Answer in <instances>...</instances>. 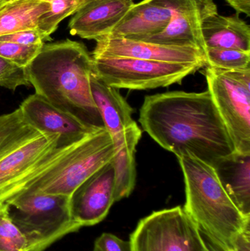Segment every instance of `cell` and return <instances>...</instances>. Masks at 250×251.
Listing matches in <instances>:
<instances>
[{
  "instance_id": "7a4b0ae2",
  "label": "cell",
  "mask_w": 250,
  "mask_h": 251,
  "mask_svg": "<svg viewBox=\"0 0 250 251\" xmlns=\"http://www.w3.org/2000/svg\"><path fill=\"white\" fill-rule=\"evenodd\" d=\"M24 69L35 94L88 125L105 128L91 91L92 56L84 44L70 39L44 44Z\"/></svg>"
},
{
  "instance_id": "ac0fdd59",
  "label": "cell",
  "mask_w": 250,
  "mask_h": 251,
  "mask_svg": "<svg viewBox=\"0 0 250 251\" xmlns=\"http://www.w3.org/2000/svg\"><path fill=\"white\" fill-rule=\"evenodd\" d=\"M225 191L247 218H250V154L235 151L214 167Z\"/></svg>"
},
{
  "instance_id": "5b68a950",
  "label": "cell",
  "mask_w": 250,
  "mask_h": 251,
  "mask_svg": "<svg viewBox=\"0 0 250 251\" xmlns=\"http://www.w3.org/2000/svg\"><path fill=\"white\" fill-rule=\"evenodd\" d=\"M7 204L12 221L26 237L29 251H44L82 228L72 217L68 196L25 192Z\"/></svg>"
},
{
  "instance_id": "e0dca14e",
  "label": "cell",
  "mask_w": 250,
  "mask_h": 251,
  "mask_svg": "<svg viewBox=\"0 0 250 251\" xmlns=\"http://www.w3.org/2000/svg\"><path fill=\"white\" fill-rule=\"evenodd\" d=\"M142 131L135 125L112 137L114 156L112 159L114 171V202L128 198L135 189L136 171L135 151Z\"/></svg>"
},
{
  "instance_id": "3957f363",
  "label": "cell",
  "mask_w": 250,
  "mask_h": 251,
  "mask_svg": "<svg viewBox=\"0 0 250 251\" xmlns=\"http://www.w3.org/2000/svg\"><path fill=\"white\" fill-rule=\"evenodd\" d=\"M84 139L63 143L57 134L37 128L19 107L1 115L0 204L8 203L67 160Z\"/></svg>"
},
{
  "instance_id": "9c48e42d",
  "label": "cell",
  "mask_w": 250,
  "mask_h": 251,
  "mask_svg": "<svg viewBox=\"0 0 250 251\" xmlns=\"http://www.w3.org/2000/svg\"><path fill=\"white\" fill-rule=\"evenodd\" d=\"M132 251H212L183 207L155 211L131 234Z\"/></svg>"
},
{
  "instance_id": "8992f818",
  "label": "cell",
  "mask_w": 250,
  "mask_h": 251,
  "mask_svg": "<svg viewBox=\"0 0 250 251\" xmlns=\"http://www.w3.org/2000/svg\"><path fill=\"white\" fill-rule=\"evenodd\" d=\"M205 67L208 91L235 150L250 154V69L226 71Z\"/></svg>"
},
{
  "instance_id": "30bf717a",
  "label": "cell",
  "mask_w": 250,
  "mask_h": 251,
  "mask_svg": "<svg viewBox=\"0 0 250 251\" xmlns=\"http://www.w3.org/2000/svg\"><path fill=\"white\" fill-rule=\"evenodd\" d=\"M92 57H132L167 63H194L203 67L206 66L204 51L199 48L108 36L97 40Z\"/></svg>"
},
{
  "instance_id": "7c38bea8",
  "label": "cell",
  "mask_w": 250,
  "mask_h": 251,
  "mask_svg": "<svg viewBox=\"0 0 250 251\" xmlns=\"http://www.w3.org/2000/svg\"><path fill=\"white\" fill-rule=\"evenodd\" d=\"M217 12V5L212 0H180L175 7L167 27L142 41L195 47L203 51L201 24L206 16Z\"/></svg>"
},
{
  "instance_id": "2e32d148",
  "label": "cell",
  "mask_w": 250,
  "mask_h": 251,
  "mask_svg": "<svg viewBox=\"0 0 250 251\" xmlns=\"http://www.w3.org/2000/svg\"><path fill=\"white\" fill-rule=\"evenodd\" d=\"M203 51L207 48L241 50L250 52V26L239 14L208 15L201 24Z\"/></svg>"
},
{
  "instance_id": "44dd1931",
  "label": "cell",
  "mask_w": 250,
  "mask_h": 251,
  "mask_svg": "<svg viewBox=\"0 0 250 251\" xmlns=\"http://www.w3.org/2000/svg\"><path fill=\"white\" fill-rule=\"evenodd\" d=\"M49 4L48 13L41 16L38 23V29L44 41L50 39V35L57 29L60 22L74 14L79 7V0H44Z\"/></svg>"
},
{
  "instance_id": "9a60e30c",
  "label": "cell",
  "mask_w": 250,
  "mask_h": 251,
  "mask_svg": "<svg viewBox=\"0 0 250 251\" xmlns=\"http://www.w3.org/2000/svg\"><path fill=\"white\" fill-rule=\"evenodd\" d=\"M179 1L142 0L134 4L107 36L142 41L159 33L170 23L173 10Z\"/></svg>"
},
{
  "instance_id": "cb8c5ba5",
  "label": "cell",
  "mask_w": 250,
  "mask_h": 251,
  "mask_svg": "<svg viewBox=\"0 0 250 251\" xmlns=\"http://www.w3.org/2000/svg\"><path fill=\"white\" fill-rule=\"evenodd\" d=\"M43 45H22L15 43L0 41V57L26 68L41 51Z\"/></svg>"
},
{
  "instance_id": "d4e9b609",
  "label": "cell",
  "mask_w": 250,
  "mask_h": 251,
  "mask_svg": "<svg viewBox=\"0 0 250 251\" xmlns=\"http://www.w3.org/2000/svg\"><path fill=\"white\" fill-rule=\"evenodd\" d=\"M24 68L0 57V87L16 91L20 86H29Z\"/></svg>"
},
{
  "instance_id": "1f68e13d",
  "label": "cell",
  "mask_w": 250,
  "mask_h": 251,
  "mask_svg": "<svg viewBox=\"0 0 250 251\" xmlns=\"http://www.w3.org/2000/svg\"><path fill=\"white\" fill-rule=\"evenodd\" d=\"M212 251H214L213 250ZM215 251H220V250H218V249H215Z\"/></svg>"
},
{
  "instance_id": "4dcf8cb0",
  "label": "cell",
  "mask_w": 250,
  "mask_h": 251,
  "mask_svg": "<svg viewBox=\"0 0 250 251\" xmlns=\"http://www.w3.org/2000/svg\"><path fill=\"white\" fill-rule=\"evenodd\" d=\"M90 1H91V0H79V1H80V7ZM80 7H79V8H80Z\"/></svg>"
},
{
  "instance_id": "ba28073f",
  "label": "cell",
  "mask_w": 250,
  "mask_h": 251,
  "mask_svg": "<svg viewBox=\"0 0 250 251\" xmlns=\"http://www.w3.org/2000/svg\"><path fill=\"white\" fill-rule=\"evenodd\" d=\"M114 156L111 135L105 128H100L85 137L67 160L25 192L70 197L84 181L110 162Z\"/></svg>"
},
{
  "instance_id": "4316f807",
  "label": "cell",
  "mask_w": 250,
  "mask_h": 251,
  "mask_svg": "<svg viewBox=\"0 0 250 251\" xmlns=\"http://www.w3.org/2000/svg\"><path fill=\"white\" fill-rule=\"evenodd\" d=\"M0 41L22 45H43L44 39L38 29L19 31L0 37Z\"/></svg>"
},
{
  "instance_id": "83f0119b",
  "label": "cell",
  "mask_w": 250,
  "mask_h": 251,
  "mask_svg": "<svg viewBox=\"0 0 250 251\" xmlns=\"http://www.w3.org/2000/svg\"><path fill=\"white\" fill-rule=\"evenodd\" d=\"M232 251H250V224L235 237Z\"/></svg>"
},
{
  "instance_id": "ffe728a7",
  "label": "cell",
  "mask_w": 250,
  "mask_h": 251,
  "mask_svg": "<svg viewBox=\"0 0 250 251\" xmlns=\"http://www.w3.org/2000/svg\"><path fill=\"white\" fill-rule=\"evenodd\" d=\"M50 5L44 0H12L0 10V37L19 31L38 29Z\"/></svg>"
},
{
  "instance_id": "d6986e66",
  "label": "cell",
  "mask_w": 250,
  "mask_h": 251,
  "mask_svg": "<svg viewBox=\"0 0 250 251\" xmlns=\"http://www.w3.org/2000/svg\"><path fill=\"white\" fill-rule=\"evenodd\" d=\"M91 86L94 102L111 137L136 125L132 118L133 109L118 89L106 85L93 73L91 75Z\"/></svg>"
},
{
  "instance_id": "603a6c76",
  "label": "cell",
  "mask_w": 250,
  "mask_h": 251,
  "mask_svg": "<svg viewBox=\"0 0 250 251\" xmlns=\"http://www.w3.org/2000/svg\"><path fill=\"white\" fill-rule=\"evenodd\" d=\"M0 251H29L26 237L12 221L7 203L0 204Z\"/></svg>"
},
{
  "instance_id": "52a82bcc",
  "label": "cell",
  "mask_w": 250,
  "mask_h": 251,
  "mask_svg": "<svg viewBox=\"0 0 250 251\" xmlns=\"http://www.w3.org/2000/svg\"><path fill=\"white\" fill-rule=\"evenodd\" d=\"M93 74L106 85L120 89L148 90L179 83L202 66L123 57H92Z\"/></svg>"
},
{
  "instance_id": "4fadbf2b",
  "label": "cell",
  "mask_w": 250,
  "mask_h": 251,
  "mask_svg": "<svg viewBox=\"0 0 250 251\" xmlns=\"http://www.w3.org/2000/svg\"><path fill=\"white\" fill-rule=\"evenodd\" d=\"M19 108L37 128L46 134H57L65 143L80 141L101 128L85 123L35 94L29 96Z\"/></svg>"
},
{
  "instance_id": "f546056e",
  "label": "cell",
  "mask_w": 250,
  "mask_h": 251,
  "mask_svg": "<svg viewBox=\"0 0 250 251\" xmlns=\"http://www.w3.org/2000/svg\"><path fill=\"white\" fill-rule=\"evenodd\" d=\"M11 1L12 0H0V10H1L4 6H5L7 3Z\"/></svg>"
},
{
  "instance_id": "277c9868",
  "label": "cell",
  "mask_w": 250,
  "mask_h": 251,
  "mask_svg": "<svg viewBox=\"0 0 250 251\" xmlns=\"http://www.w3.org/2000/svg\"><path fill=\"white\" fill-rule=\"evenodd\" d=\"M184 178V210L213 248L232 251L238 233L248 224L223 189L213 167L192 156L177 157Z\"/></svg>"
},
{
  "instance_id": "8fae6325",
  "label": "cell",
  "mask_w": 250,
  "mask_h": 251,
  "mask_svg": "<svg viewBox=\"0 0 250 251\" xmlns=\"http://www.w3.org/2000/svg\"><path fill=\"white\" fill-rule=\"evenodd\" d=\"M114 171L111 161L84 181L70 197L73 220L82 227L105 219L114 203Z\"/></svg>"
},
{
  "instance_id": "f1b7e54d",
  "label": "cell",
  "mask_w": 250,
  "mask_h": 251,
  "mask_svg": "<svg viewBox=\"0 0 250 251\" xmlns=\"http://www.w3.org/2000/svg\"><path fill=\"white\" fill-rule=\"evenodd\" d=\"M227 2L237 12L250 16V0H226Z\"/></svg>"
},
{
  "instance_id": "5bb4252c",
  "label": "cell",
  "mask_w": 250,
  "mask_h": 251,
  "mask_svg": "<svg viewBox=\"0 0 250 251\" xmlns=\"http://www.w3.org/2000/svg\"><path fill=\"white\" fill-rule=\"evenodd\" d=\"M134 4L133 0H91L74 13L68 25L70 33L95 41L107 36Z\"/></svg>"
},
{
  "instance_id": "6da1fadb",
  "label": "cell",
  "mask_w": 250,
  "mask_h": 251,
  "mask_svg": "<svg viewBox=\"0 0 250 251\" xmlns=\"http://www.w3.org/2000/svg\"><path fill=\"white\" fill-rule=\"evenodd\" d=\"M139 122L160 146L214 168L236 151L211 94L172 91L145 97Z\"/></svg>"
},
{
  "instance_id": "7402d4cb",
  "label": "cell",
  "mask_w": 250,
  "mask_h": 251,
  "mask_svg": "<svg viewBox=\"0 0 250 251\" xmlns=\"http://www.w3.org/2000/svg\"><path fill=\"white\" fill-rule=\"evenodd\" d=\"M206 66L226 71L250 69V52L236 50L207 48L204 51Z\"/></svg>"
},
{
  "instance_id": "484cf974",
  "label": "cell",
  "mask_w": 250,
  "mask_h": 251,
  "mask_svg": "<svg viewBox=\"0 0 250 251\" xmlns=\"http://www.w3.org/2000/svg\"><path fill=\"white\" fill-rule=\"evenodd\" d=\"M92 251H132L130 242L110 233H103L94 243Z\"/></svg>"
}]
</instances>
